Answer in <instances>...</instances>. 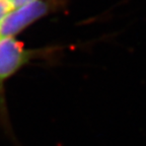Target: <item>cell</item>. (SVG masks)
<instances>
[{"label":"cell","mask_w":146,"mask_h":146,"mask_svg":"<svg viewBox=\"0 0 146 146\" xmlns=\"http://www.w3.org/2000/svg\"><path fill=\"white\" fill-rule=\"evenodd\" d=\"M33 1H36V0H10V2H11L13 8H17V7L21 6V5L33 2Z\"/></svg>","instance_id":"obj_4"},{"label":"cell","mask_w":146,"mask_h":146,"mask_svg":"<svg viewBox=\"0 0 146 146\" xmlns=\"http://www.w3.org/2000/svg\"><path fill=\"white\" fill-rule=\"evenodd\" d=\"M13 9L14 8L10 0H0V23H2L7 14L11 12Z\"/></svg>","instance_id":"obj_3"},{"label":"cell","mask_w":146,"mask_h":146,"mask_svg":"<svg viewBox=\"0 0 146 146\" xmlns=\"http://www.w3.org/2000/svg\"><path fill=\"white\" fill-rule=\"evenodd\" d=\"M53 0H36L14 8L0 23V39L13 36L54 8Z\"/></svg>","instance_id":"obj_1"},{"label":"cell","mask_w":146,"mask_h":146,"mask_svg":"<svg viewBox=\"0 0 146 146\" xmlns=\"http://www.w3.org/2000/svg\"><path fill=\"white\" fill-rule=\"evenodd\" d=\"M35 52L25 49L21 42L13 36L0 39V87L2 83L15 74L34 58Z\"/></svg>","instance_id":"obj_2"}]
</instances>
